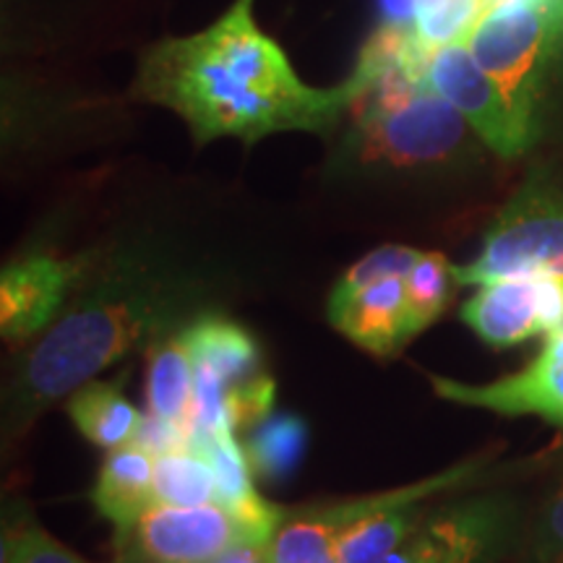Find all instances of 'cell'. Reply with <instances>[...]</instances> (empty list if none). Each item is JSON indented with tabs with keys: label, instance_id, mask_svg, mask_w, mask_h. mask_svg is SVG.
<instances>
[{
	"label": "cell",
	"instance_id": "cell-1",
	"mask_svg": "<svg viewBox=\"0 0 563 563\" xmlns=\"http://www.w3.org/2000/svg\"><path fill=\"white\" fill-rule=\"evenodd\" d=\"M133 91L178 112L196 144L235 136L245 144L279 131L327 133L357 100V84L313 89L253 19V0H235L209 30L162 40L141 58Z\"/></svg>",
	"mask_w": 563,
	"mask_h": 563
},
{
	"label": "cell",
	"instance_id": "cell-2",
	"mask_svg": "<svg viewBox=\"0 0 563 563\" xmlns=\"http://www.w3.org/2000/svg\"><path fill=\"white\" fill-rule=\"evenodd\" d=\"M199 300V285L133 256H118L100 272H84L66 308L26 352L5 397V428L21 433L97 373L154 344ZM194 321V319H191Z\"/></svg>",
	"mask_w": 563,
	"mask_h": 563
},
{
	"label": "cell",
	"instance_id": "cell-3",
	"mask_svg": "<svg viewBox=\"0 0 563 563\" xmlns=\"http://www.w3.org/2000/svg\"><path fill=\"white\" fill-rule=\"evenodd\" d=\"M563 30V0H493L467 45L501 89L527 144L534 139L540 74L555 34Z\"/></svg>",
	"mask_w": 563,
	"mask_h": 563
},
{
	"label": "cell",
	"instance_id": "cell-4",
	"mask_svg": "<svg viewBox=\"0 0 563 563\" xmlns=\"http://www.w3.org/2000/svg\"><path fill=\"white\" fill-rule=\"evenodd\" d=\"M460 285L504 277H563V194L525 188L485 235L473 264L454 266Z\"/></svg>",
	"mask_w": 563,
	"mask_h": 563
},
{
	"label": "cell",
	"instance_id": "cell-5",
	"mask_svg": "<svg viewBox=\"0 0 563 563\" xmlns=\"http://www.w3.org/2000/svg\"><path fill=\"white\" fill-rule=\"evenodd\" d=\"M186 334L194 357V410L188 422V446H194L222 428H232L228 402L266 373L262 347L241 323L222 316H196Z\"/></svg>",
	"mask_w": 563,
	"mask_h": 563
},
{
	"label": "cell",
	"instance_id": "cell-6",
	"mask_svg": "<svg viewBox=\"0 0 563 563\" xmlns=\"http://www.w3.org/2000/svg\"><path fill=\"white\" fill-rule=\"evenodd\" d=\"M517 509L504 496L433 506L384 563H493L514 532Z\"/></svg>",
	"mask_w": 563,
	"mask_h": 563
},
{
	"label": "cell",
	"instance_id": "cell-7",
	"mask_svg": "<svg viewBox=\"0 0 563 563\" xmlns=\"http://www.w3.org/2000/svg\"><path fill=\"white\" fill-rule=\"evenodd\" d=\"M238 543H245L243 530L222 504H157L115 534L118 559L152 563H211Z\"/></svg>",
	"mask_w": 563,
	"mask_h": 563
},
{
	"label": "cell",
	"instance_id": "cell-8",
	"mask_svg": "<svg viewBox=\"0 0 563 563\" xmlns=\"http://www.w3.org/2000/svg\"><path fill=\"white\" fill-rule=\"evenodd\" d=\"M462 321L490 347H514L563 327V277H504L481 285Z\"/></svg>",
	"mask_w": 563,
	"mask_h": 563
},
{
	"label": "cell",
	"instance_id": "cell-9",
	"mask_svg": "<svg viewBox=\"0 0 563 563\" xmlns=\"http://www.w3.org/2000/svg\"><path fill=\"white\" fill-rule=\"evenodd\" d=\"M426 84L446 100L460 115L473 125L493 152L501 157L522 154L527 141L514 123L498 84L485 74V68L464 42L431 47L426 53Z\"/></svg>",
	"mask_w": 563,
	"mask_h": 563
},
{
	"label": "cell",
	"instance_id": "cell-10",
	"mask_svg": "<svg viewBox=\"0 0 563 563\" xmlns=\"http://www.w3.org/2000/svg\"><path fill=\"white\" fill-rule=\"evenodd\" d=\"M433 391L449 402L501 415H538L563 426V327L548 334L545 347L527 368L490 384H464L431 376Z\"/></svg>",
	"mask_w": 563,
	"mask_h": 563
},
{
	"label": "cell",
	"instance_id": "cell-11",
	"mask_svg": "<svg viewBox=\"0 0 563 563\" xmlns=\"http://www.w3.org/2000/svg\"><path fill=\"white\" fill-rule=\"evenodd\" d=\"M87 272V262L24 256L0 277V332L5 340H30L47 332L66 308L68 295Z\"/></svg>",
	"mask_w": 563,
	"mask_h": 563
},
{
	"label": "cell",
	"instance_id": "cell-12",
	"mask_svg": "<svg viewBox=\"0 0 563 563\" xmlns=\"http://www.w3.org/2000/svg\"><path fill=\"white\" fill-rule=\"evenodd\" d=\"M329 321L357 347L378 357L397 355L412 340L405 277L376 282Z\"/></svg>",
	"mask_w": 563,
	"mask_h": 563
},
{
	"label": "cell",
	"instance_id": "cell-13",
	"mask_svg": "<svg viewBox=\"0 0 563 563\" xmlns=\"http://www.w3.org/2000/svg\"><path fill=\"white\" fill-rule=\"evenodd\" d=\"M91 501L104 519L115 527V534L131 530L154 501V454L139 443L110 449L97 475Z\"/></svg>",
	"mask_w": 563,
	"mask_h": 563
},
{
	"label": "cell",
	"instance_id": "cell-14",
	"mask_svg": "<svg viewBox=\"0 0 563 563\" xmlns=\"http://www.w3.org/2000/svg\"><path fill=\"white\" fill-rule=\"evenodd\" d=\"M186 327L175 329V332L150 344L146 402H150V415L154 418L188 431L194 410V357Z\"/></svg>",
	"mask_w": 563,
	"mask_h": 563
},
{
	"label": "cell",
	"instance_id": "cell-15",
	"mask_svg": "<svg viewBox=\"0 0 563 563\" xmlns=\"http://www.w3.org/2000/svg\"><path fill=\"white\" fill-rule=\"evenodd\" d=\"M433 501L405 504L355 519L336 534L334 555L340 563H384L431 514Z\"/></svg>",
	"mask_w": 563,
	"mask_h": 563
},
{
	"label": "cell",
	"instance_id": "cell-16",
	"mask_svg": "<svg viewBox=\"0 0 563 563\" xmlns=\"http://www.w3.org/2000/svg\"><path fill=\"white\" fill-rule=\"evenodd\" d=\"M68 415L84 439L102 449H118L136 441L141 415L121 389L104 382H89L70 394Z\"/></svg>",
	"mask_w": 563,
	"mask_h": 563
},
{
	"label": "cell",
	"instance_id": "cell-17",
	"mask_svg": "<svg viewBox=\"0 0 563 563\" xmlns=\"http://www.w3.org/2000/svg\"><path fill=\"white\" fill-rule=\"evenodd\" d=\"M308 446V426L298 415L282 412L264 418L245 443V456L253 475L282 481L300 467Z\"/></svg>",
	"mask_w": 563,
	"mask_h": 563
},
{
	"label": "cell",
	"instance_id": "cell-18",
	"mask_svg": "<svg viewBox=\"0 0 563 563\" xmlns=\"http://www.w3.org/2000/svg\"><path fill=\"white\" fill-rule=\"evenodd\" d=\"M154 501L167 506L217 504V477L207 456L191 446L154 456Z\"/></svg>",
	"mask_w": 563,
	"mask_h": 563
},
{
	"label": "cell",
	"instance_id": "cell-19",
	"mask_svg": "<svg viewBox=\"0 0 563 563\" xmlns=\"http://www.w3.org/2000/svg\"><path fill=\"white\" fill-rule=\"evenodd\" d=\"M405 285L407 311H410V334L415 340L446 311L454 287L460 282H456L454 266L449 264L443 253H422L415 269L405 277Z\"/></svg>",
	"mask_w": 563,
	"mask_h": 563
},
{
	"label": "cell",
	"instance_id": "cell-20",
	"mask_svg": "<svg viewBox=\"0 0 563 563\" xmlns=\"http://www.w3.org/2000/svg\"><path fill=\"white\" fill-rule=\"evenodd\" d=\"M422 251L407 249V245H382V249L371 251L361 262L352 264L347 272L342 274L340 282L334 285L332 295L327 302V316L332 319L342 311L347 302H352L363 290H368L376 282L389 277H407L420 262Z\"/></svg>",
	"mask_w": 563,
	"mask_h": 563
},
{
	"label": "cell",
	"instance_id": "cell-21",
	"mask_svg": "<svg viewBox=\"0 0 563 563\" xmlns=\"http://www.w3.org/2000/svg\"><path fill=\"white\" fill-rule=\"evenodd\" d=\"M0 563H89L81 555L68 551L53 534L42 527L26 522L5 527L3 532V555Z\"/></svg>",
	"mask_w": 563,
	"mask_h": 563
},
{
	"label": "cell",
	"instance_id": "cell-22",
	"mask_svg": "<svg viewBox=\"0 0 563 563\" xmlns=\"http://www.w3.org/2000/svg\"><path fill=\"white\" fill-rule=\"evenodd\" d=\"M563 561V485L545 506L534 534L527 548V563H559Z\"/></svg>",
	"mask_w": 563,
	"mask_h": 563
},
{
	"label": "cell",
	"instance_id": "cell-23",
	"mask_svg": "<svg viewBox=\"0 0 563 563\" xmlns=\"http://www.w3.org/2000/svg\"><path fill=\"white\" fill-rule=\"evenodd\" d=\"M418 5L420 0H382L384 24L410 30V26H415V16H418Z\"/></svg>",
	"mask_w": 563,
	"mask_h": 563
},
{
	"label": "cell",
	"instance_id": "cell-24",
	"mask_svg": "<svg viewBox=\"0 0 563 563\" xmlns=\"http://www.w3.org/2000/svg\"><path fill=\"white\" fill-rule=\"evenodd\" d=\"M211 563H269V555H266V545L238 543L228 548L220 559H214Z\"/></svg>",
	"mask_w": 563,
	"mask_h": 563
},
{
	"label": "cell",
	"instance_id": "cell-25",
	"mask_svg": "<svg viewBox=\"0 0 563 563\" xmlns=\"http://www.w3.org/2000/svg\"><path fill=\"white\" fill-rule=\"evenodd\" d=\"M118 563H152V561H139V559H118Z\"/></svg>",
	"mask_w": 563,
	"mask_h": 563
},
{
	"label": "cell",
	"instance_id": "cell-26",
	"mask_svg": "<svg viewBox=\"0 0 563 563\" xmlns=\"http://www.w3.org/2000/svg\"><path fill=\"white\" fill-rule=\"evenodd\" d=\"M323 563H340V561H336V555L332 553V555H329V559H327V561H323Z\"/></svg>",
	"mask_w": 563,
	"mask_h": 563
}]
</instances>
